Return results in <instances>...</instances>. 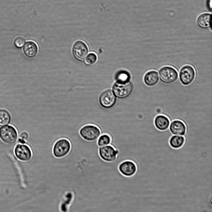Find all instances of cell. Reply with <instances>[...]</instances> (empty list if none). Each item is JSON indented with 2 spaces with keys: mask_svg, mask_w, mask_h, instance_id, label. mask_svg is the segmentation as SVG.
<instances>
[{
  "mask_svg": "<svg viewBox=\"0 0 212 212\" xmlns=\"http://www.w3.org/2000/svg\"><path fill=\"white\" fill-rule=\"evenodd\" d=\"M169 119L163 115H157L154 120V125L158 130L164 131L169 128L170 124Z\"/></svg>",
  "mask_w": 212,
  "mask_h": 212,
  "instance_id": "4fadbf2b",
  "label": "cell"
},
{
  "mask_svg": "<svg viewBox=\"0 0 212 212\" xmlns=\"http://www.w3.org/2000/svg\"><path fill=\"white\" fill-rule=\"evenodd\" d=\"M111 142V138L109 135L104 134L98 138L97 144L99 147H101L110 145Z\"/></svg>",
  "mask_w": 212,
  "mask_h": 212,
  "instance_id": "d6986e66",
  "label": "cell"
},
{
  "mask_svg": "<svg viewBox=\"0 0 212 212\" xmlns=\"http://www.w3.org/2000/svg\"><path fill=\"white\" fill-rule=\"evenodd\" d=\"M197 22L198 25L202 28H209L211 24V14L205 13L201 15L198 17Z\"/></svg>",
  "mask_w": 212,
  "mask_h": 212,
  "instance_id": "e0dca14e",
  "label": "cell"
},
{
  "mask_svg": "<svg viewBox=\"0 0 212 212\" xmlns=\"http://www.w3.org/2000/svg\"><path fill=\"white\" fill-rule=\"evenodd\" d=\"M185 138L184 136L173 135L170 138L169 143L170 146L174 149H178L184 144Z\"/></svg>",
  "mask_w": 212,
  "mask_h": 212,
  "instance_id": "2e32d148",
  "label": "cell"
},
{
  "mask_svg": "<svg viewBox=\"0 0 212 212\" xmlns=\"http://www.w3.org/2000/svg\"><path fill=\"white\" fill-rule=\"evenodd\" d=\"M23 51L26 56L29 57H32L37 53L38 46L36 43L33 41H28L25 44Z\"/></svg>",
  "mask_w": 212,
  "mask_h": 212,
  "instance_id": "9a60e30c",
  "label": "cell"
},
{
  "mask_svg": "<svg viewBox=\"0 0 212 212\" xmlns=\"http://www.w3.org/2000/svg\"><path fill=\"white\" fill-rule=\"evenodd\" d=\"M196 77L195 71L194 68L189 65L183 66L179 73V81L184 85L191 84Z\"/></svg>",
  "mask_w": 212,
  "mask_h": 212,
  "instance_id": "52a82bcc",
  "label": "cell"
},
{
  "mask_svg": "<svg viewBox=\"0 0 212 212\" xmlns=\"http://www.w3.org/2000/svg\"><path fill=\"white\" fill-rule=\"evenodd\" d=\"M120 173L126 177H130L136 173L137 167L136 164L132 161L126 160L121 162L118 166Z\"/></svg>",
  "mask_w": 212,
  "mask_h": 212,
  "instance_id": "8fae6325",
  "label": "cell"
},
{
  "mask_svg": "<svg viewBox=\"0 0 212 212\" xmlns=\"http://www.w3.org/2000/svg\"><path fill=\"white\" fill-rule=\"evenodd\" d=\"M145 84L149 87H152L157 84L159 81V77L157 72L151 70L147 72L144 77Z\"/></svg>",
  "mask_w": 212,
  "mask_h": 212,
  "instance_id": "5bb4252c",
  "label": "cell"
},
{
  "mask_svg": "<svg viewBox=\"0 0 212 212\" xmlns=\"http://www.w3.org/2000/svg\"><path fill=\"white\" fill-rule=\"evenodd\" d=\"M14 153L16 157L20 160L27 161L32 157V152L30 148L25 144H18L14 149Z\"/></svg>",
  "mask_w": 212,
  "mask_h": 212,
  "instance_id": "9c48e42d",
  "label": "cell"
},
{
  "mask_svg": "<svg viewBox=\"0 0 212 212\" xmlns=\"http://www.w3.org/2000/svg\"><path fill=\"white\" fill-rule=\"evenodd\" d=\"M169 129L173 135L184 136L186 132V127L181 120H175L170 123Z\"/></svg>",
  "mask_w": 212,
  "mask_h": 212,
  "instance_id": "7c38bea8",
  "label": "cell"
},
{
  "mask_svg": "<svg viewBox=\"0 0 212 212\" xmlns=\"http://www.w3.org/2000/svg\"><path fill=\"white\" fill-rule=\"evenodd\" d=\"M72 51L75 58L80 61L84 59L88 52L87 45L81 40L77 41L75 43Z\"/></svg>",
  "mask_w": 212,
  "mask_h": 212,
  "instance_id": "30bf717a",
  "label": "cell"
},
{
  "mask_svg": "<svg viewBox=\"0 0 212 212\" xmlns=\"http://www.w3.org/2000/svg\"><path fill=\"white\" fill-rule=\"evenodd\" d=\"M18 137L17 132L13 126H4L0 128V138L4 142L9 144L14 143Z\"/></svg>",
  "mask_w": 212,
  "mask_h": 212,
  "instance_id": "277c9868",
  "label": "cell"
},
{
  "mask_svg": "<svg viewBox=\"0 0 212 212\" xmlns=\"http://www.w3.org/2000/svg\"><path fill=\"white\" fill-rule=\"evenodd\" d=\"M160 81L164 83H172L178 79V73L174 68L168 66L161 68L159 71Z\"/></svg>",
  "mask_w": 212,
  "mask_h": 212,
  "instance_id": "3957f363",
  "label": "cell"
},
{
  "mask_svg": "<svg viewBox=\"0 0 212 212\" xmlns=\"http://www.w3.org/2000/svg\"><path fill=\"white\" fill-rule=\"evenodd\" d=\"M79 132L81 137L86 141L89 142L96 141L101 134L99 128L92 125L83 126L80 129Z\"/></svg>",
  "mask_w": 212,
  "mask_h": 212,
  "instance_id": "7a4b0ae2",
  "label": "cell"
},
{
  "mask_svg": "<svg viewBox=\"0 0 212 212\" xmlns=\"http://www.w3.org/2000/svg\"><path fill=\"white\" fill-rule=\"evenodd\" d=\"M97 59L96 55L93 53H90L85 58V62L87 65H91L96 62Z\"/></svg>",
  "mask_w": 212,
  "mask_h": 212,
  "instance_id": "44dd1931",
  "label": "cell"
},
{
  "mask_svg": "<svg viewBox=\"0 0 212 212\" xmlns=\"http://www.w3.org/2000/svg\"><path fill=\"white\" fill-rule=\"evenodd\" d=\"M11 119V115L8 111L4 109L0 110V126L8 124Z\"/></svg>",
  "mask_w": 212,
  "mask_h": 212,
  "instance_id": "ac0fdd59",
  "label": "cell"
},
{
  "mask_svg": "<svg viewBox=\"0 0 212 212\" xmlns=\"http://www.w3.org/2000/svg\"><path fill=\"white\" fill-rule=\"evenodd\" d=\"M29 137V134L26 131H23L22 132L20 135L19 138L25 140L27 142Z\"/></svg>",
  "mask_w": 212,
  "mask_h": 212,
  "instance_id": "603a6c76",
  "label": "cell"
},
{
  "mask_svg": "<svg viewBox=\"0 0 212 212\" xmlns=\"http://www.w3.org/2000/svg\"><path fill=\"white\" fill-rule=\"evenodd\" d=\"M99 156L104 161L107 162H113L117 159L118 151L111 145L99 147Z\"/></svg>",
  "mask_w": 212,
  "mask_h": 212,
  "instance_id": "8992f818",
  "label": "cell"
},
{
  "mask_svg": "<svg viewBox=\"0 0 212 212\" xmlns=\"http://www.w3.org/2000/svg\"><path fill=\"white\" fill-rule=\"evenodd\" d=\"M71 144L69 140L61 138L58 140L55 143L53 148L54 156L58 158L64 157L70 151Z\"/></svg>",
  "mask_w": 212,
  "mask_h": 212,
  "instance_id": "5b68a950",
  "label": "cell"
},
{
  "mask_svg": "<svg viewBox=\"0 0 212 212\" xmlns=\"http://www.w3.org/2000/svg\"><path fill=\"white\" fill-rule=\"evenodd\" d=\"M130 76L129 74L124 71H122L119 72L116 75L117 81L125 82L129 80Z\"/></svg>",
  "mask_w": 212,
  "mask_h": 212,
  "instance_id": "ffe728a7",
  "label": "cell"
},
{
  "mask_svg": "<svg viewBox=\"0 0 212 212\" xmlns=\"http://www.w3.org/2000/svg\"><path fill=\"white\" fill-rule=\"evenodd\" d=\"M116 97L112 91L110 89L106 90L100 94L99 97V103L101 106L106 108L112 107L116 101Z\"/></svg>",
  "mask_w": 212,
  "mask_h": 212,
  "instance_id": "ba28073f",
  "label": "cell"
},
{
  "mask_svg": "<svg viewBox=\"0 0 212 212\" xmlns=\"http://www.w3.org/2000/svg\"><path fill=\"white\" fill-rule=\"evenodd\" d=\"M208 5L209 7L210 8V9H211V7H212V0H209L208 1Z\"/></svg>",
  "mask_w": 212,
  "mask_h": 212,
  "instance_id": "cb8c5ba5",
  "label": "cell"
},
{
  "mask_svg": "<svg viewBox=\"0 0 212 212\" xmlns=\"http://www.w3.org/2000/svg\"><path fill=\"white\" fill-rule=\"evenodd\" d=\"M133 88V84L130 80L125 82L117 81L113 86L112 91L116 97L123 98L129 96Z\"/></svg>",
  "mask_w": 212,
  "mask_h": 212,
  "instance_id": "6da1fadb",
  "label": "cell"
},
{
  "mask_svg": "<svg viewBox=\"0 0 212 212\" xmlns=\"http://www.w3.org/2000/svg\"><path fill=\"white\" fill-rule=\"evenodd\" d=\"M25 43L24 38L21 37H19L16 38L14 42L15 46L17 48H21L22 47Z\"/></svg>",
  "mask_w": 212,
  "mask_h": 212,
  "instance_id": "7402d4cb",
  "label": "cell"
}]
</instances>
